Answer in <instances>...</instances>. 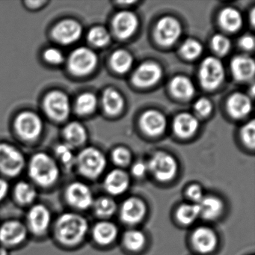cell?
Here are the masks:
<instances>
[{
  "label": "cell",
  "mask_w": 255,
  "mask_h": 255,
  "mask_svg": "<svg viewBox=\"0 0 255 255\" xmlns=\"http://www.w3.org/2000/svg\"><path fill=\"white\" fill-rule=\"evenodd\" d=\"M98 62V56L94 50L80 47L71 52L67 60V68L75 77H85L95 69Z\"/></svg>",
  "instance_id": "5"
},
{
  "label": "cell",
  "mask_w": 255,
  "mask_h": 255,
  "mask_svg": "<svg viewBox=\"0 0 255 255\" xmlns=\"http://www.w3.org/2000/svg\"><path fill=\"white\" fill-rule=\"evenodd\" d=\"M191 242L197 252L201 254H209L216 249L219 240L216 233L211 228L199 227L192 233Z\"/></svg>",
  "instance_id": "17"
},
{
  "label": "cell",
  "mask_w": 255,
  "mask_h": 255,
  "mask_svg": "<svg viewBox=\"0 0 255 255\" xmlns=\"http://www.w3.org/2000/svg\"><path fill=\"white\" fill-rule=\"evenodd\" d=\"M26 165L24 155L17 147L0 143V174L8 178L18 177Z\"/></svg>",
  "instance_id": "4"
},
{
  "label": "cell",
  "mask_w": 255,
  "mask_h": 255,
  "mask_svg": "<svg viewBox=\"0 0 255 255\" xmlns=\"http://www.w3.org/2000/svg\"><path fill=\"white\" fill-rule=\"evenodd\" d=\"M147 169L158 181H171L177 174V161L168 153L157 152L149 161Z\"/></svg>",
  "instance_id": "10"
},
{
  "label": "cell",
  "mask_w": 255,
  "mask_h": 255,
  "mask_svg": "<svg viewBox=\"0 0 255 255\" xmlns=\"http://www.w3.org/2000/svg\"><path fill=\"white\" fill-rule=\"evenodd\" d=\"M107 159L102 152L95 147H86L76 156L75 167L85 178L98 179L105 170Z\"/></svg>",
  "instance_id": "3"
},
{
  "label": "cell",
  "mask_w": 255,
  "mask_h": 255,
  "mask_svg": "<svg viewBox=\"0 0 255 255\" xmlns=\"http://www.w3.org/2000/svg\"><path fill=\"white\" fill-rule=\"evenodd\" d=\"M0 255H9L8 249L0 245Z\"/></svg>",
  "instance_id": "49"
},
{
  "label": "cell",
  "mask_w": 255,
  "mask_h": 255,
  "mask_svg": "<svg viewBox=\"0 0 255 255\" xmlns=\"http://www.w3.org/2000/svg\"><path fill=\"white\" fill-rule=\"evenodd\" d=\"M43 109L47 117L54 122L67 120L71 114V103L68 95L59 90L48 92L43 100Z\"/></svg>",
  "instance_id": "7"
},
{
  "label": "cell",
  "mask_w": 255,
  "mask_h": 255,
  "mask_svg": "<svg viewBox=\"0 0 255 255\" xmlns=\"http://www.w3.org/2000/svg\"><path fill=\"white\" fill-rule=\"evenodd\" d=\"M92 207L96 216L103 219L113 216L117 210L116 201L109 197H101L95 200Z\"/></svg>",
  "instance_id": "35"
},
{
  "label": "cell",
  "mask_w": 255,
  "mask_h": 255,
  "mask_svg": "<svg viewBox=\"0 0 255 255\" xmlns=\"http://www.w3.org/2000/svg\"><path fill=\"white\" fill-rule=\"evenodd\" d=\"M200 216V209L198 204H183L177 209L176 217L180 224L190 225Z\"/></svg>",
  "instance_id": "32"
},
{
  "label": "cell",
  "mask_w": 255,
  "mask_h": 255,
  "mask_svg": "<svg viewBox=\"0 0 255 255\" xmlns=\"http://www.w3.org/2000/svg\"><path fill=\"white\" fill-rule=\"evenodd\" d=\"M219 22L225 30L237 32L243 26V17L238 10L228 7L221 11Z\"/></svg>",
  "instance_id": "29"
},
{
  "label": "cell",
  "mask_w": 255,
  "mask_h": 255,
  "mask_svg": "<svg viewBox=\"0 0 255 255\" xmlns=\"http://www.w3.org/2000/svg\"><path fill=\"white\" fill-rule=\"evenodd\" d=\"M200 216L205 220H216L220 217L224 211V203L216 196L204 197L198 203Z\"/></svg>",
  "instance_id": "27"
},
{
  "label": "cell",
  "mask_w": 255,
  "mask_h": 255,
  "mask_svg": "<svg viewBox=\"0 0 255 255\" xmlns=\"http://www.w3.org/2000/svg\"><path fill=\"white\" fill-rule=\"evenodd\" d=\"M141 129L151 136L160 135L166 128V119L160 112L150 110L145 112L140 120Z\"/></svg>",
  "instance_id": "19"
},
{
  "label": "cell",
  "mask_w": 255,
  "mask_h": 255,
  "mask_svg": "<svg viewBox=\"0 0 255 255\" xmlns=\"http://www.w3.org/2000/svg\"><path fill=\"white\" fill-rule=\"evenodd\" d=\"M147 214L145 203L138 198L131 197L122 203L120 209V218L122 222L129 225L140 223Z\"/></svg>",
  "instance_id": "15"
},
{
  "label": "cell",
  "mask_w": 255,
  "mask_h": 255,
  "mask_svg": "<svg viewBox=\"0 0 255 255\" xmlns=\"http://www.w3.org/2000/svg\"><path fill=\"white\" fill-rule=\"evenodd\" d=\"M98 99L96 95L91 92H85L79 95L74 104V110L77 115L89 116L96 110Z\"/></svg>",
  "instance_id": "31"
},
{
  "label": "cell",
  "mask_w": 255,
  "mask_h": 255,
  "mask_svg": "<svg viewBox=\"0 0 255 255\" xmlns=\"http://www.w3.org/2000/svg\"><path fill=\"white\" fill-rule=\"evenodd\" d=\"M195 110L200 116L205 117L213 111V105L210 101L205 98H199L195 104Z\"/></svg>",
  "instance_id": "43"
},
{
  "label": "cell",
  "mask_w": 255,
  "mask_h": 255,
  "mask_svg": "<svg viewBox=\"0 0 255 255\" xmlns=\"http://www.w3.org/2000/svg\"><path fill=\"white\" fill-rule=\"evenodd\" d=\"M43 59L47 64L53 66L62 65L65 58L63 53L56 47H48L43 53Z\"/></svg>",
  "instance_id": "39"
},
{
  "label": "cell",
  "mask_w": 255,
  "mask_h": 255,
  "mask_svg": "<svg viewBox=\"0 0 255 255\" xmlns=\"http://www.w3.org/2000/svg\"><path fill=\"white\" fill-rule=\"evenodd\" d=\"M119 230L115 224L108 221H102L95 224L92 228L94 241L101 246H107L116 241Z\"/></svg>",
  "instance_id": "22"
},
{
  "label": "cell",
  "mask_w": 255,
  "mask_h": 255,
  "mask_svg": "<svg viewBox=\"0 0 255 255\" xmlns=\"http://www.w3.org/2000/svg\"><path fill=\"white\" fill-rule=\"evenodd\" d=\"M162 75L161 67L152 62L140 65L132 74V83L138 87H150L159 81Z\"/></svg>",
  "instance_id": "16"
},
{
  "label": "cell",
  "mask_w": 255,
  "mask_h": 255,
  "mask_svg": "<svg viewBox=\"0 0 255 255\" xmlns=\"http://www.w3.org/2000/svg\"><path fill=\"white\" fill-rule=\"evenodd\" d=\"M67 204L74 210H86L93 205L94 196L89 186L81 181L68 185L64 192Z\"/></svg>",
  "instance_id": "11"
},
{
  "label": "cell",
  "mask_w": 255,
  "mask_h": 255,
  "mask_svg": "<svg viewBox=\"0 0 255 255\" xmlns=\"http://www.w3.org/2000/svg\"><path fill=\"white\" fill-rule=\"evenodd\" d=\"M26 225L29 232L35 237L46 235L51 228L52 213L45 204H34L26 213Z\"/></svg>",
  "instance_id": "8"
},
{
  "label": "cell",
  "mask_w": 255,
  "mask_h": 255,
  "mask_svg": "<svg viewBox=\"0 0 255 255\" xmlns=\"http://www.w3.org/2000/svg\"><path fill=\"white\" fill-rule=\"evenodd\" d=\"M113 159L115 164L124 167L129 165L131 161V153L125 147H118L113 152Z\"/></svg>",
  "instance_id": "42"
},
{
  "label": "cell",
  "mask_w": 255,
  "mask_h": 255,
  "mask_svg": "<svg viewBox=\"0 0 255 255\" xmlns=\"http://www.w3.org/2000/svg\"><path fill=\"white\" fill-rule=\"evenodd\" d=\"M28 235L26 225L20 220L10 219L0 225V245L6 249L21 246L27 240Z\"/></svg>",
  "instance_id": "12"
},
{
  "label": "cell",
  "mask_w": 255,
  "mask_h": 255,
  "mask_svg": "<svg viewBox=\"0 0 255 255\" xmlns=\"http://www.w3.org/2000/svg\"><path fill=\"white\" fill-rule=\"evenodd\" d=\"M255 9L252 10V16H251V19H252V25H255Z\"/></svg>",
  "instance_id": "50"
},
{
  "label": "cell",
  "mask_w": 255,
  "mask_h": 255,
  "mask_svg": "<svg viewBox=\"0 0 255 255\" xmlns=\"http://www.w3.org/2000/svg\"><path fill=\"white\" fill-rule=\"evenodd\" d=\"M171 93L180 99H189L195 94V86L187 77L177 76L171 80L170 84Z\"/></svg>",
  "instance_id": "30"
},
{
  "label": "cell",
  "mask_w": 255,
  "mask_h": 255,
  "mask_svg": "<svg viewBox=\"0 0 255 255\" xmlns=\"http://www.w3.org/2000/svg\"><path fill=\"white\" fill-rule=\"evenodd\" d=\"M240 45L243 50L250 51L255 47V38L252 35H246L242 37L240 40Z\"/></svg>",
  "instance_id": "45"
},
{
  "label": "cell",
  "mask_w": 255,
  "mask_h": 255,
  "mask_svg": "<svg viewBox=\"0 0 255 255\" xmlns=\"http://www.w3.org/2000/svg\"><path fill=\"white\" fill-rule=\"evenodd\" d=\"M199 122L190 113H180L176 116L173 122V129L176 135L181 138H189L198 130Z\"/></svg>",
  "instance_id": "24"
},
{
  "label": "cell",
  "mask_w": 255,
  "mask_h": 255,
  "mask_svg": "<svg viewBox=\"0 0 255 255\" xmlns=\"http://www.w3.org/2000/svg\"><path fill=\"white\" fill-rule=\"evenodd\" d=\"M129 186V177L126 171L114 169L110 171L105 180L104 188L112 195H121L126 192Z\"/></svg>",
  "instance_id": "20"
},
{
  "label": "cell",
  "mask_w": 255,
  "mask_h": 255,
  "mask_svg": "<svg viewBox=\"0 0 255 255\" xmlns=\"http://www.w3.org/2000/svg\"><path fill=\"white\" fill-rule=\"evenodd\" d=\"M83 34L82 25L74 19H65L58 22L51 31V36L61 45L68 46L77 42Z\"/></svg>",
  "instance_id": "13"
},
{
  "label": "cell",
  "mask_w": 255,
  "mask_h": 255,
  "mask_svg": "<svg viewBox=\"0 0 255 255\" xmlns=\"http://www.w3.org/2000/svg\"><path fill=\"white\" fill-rule=\"evenodd\" d=\"M242 138L245 144L249 147L254 148L255 145V121L246 124L241 130Z\"/></svg>",
  "instance_id": "41"
},
{
  "label": "cell",
  "mask_w": 255,
  "mask_h": 255,
  "mask_svg": "<svg viewBox=\"0 0 255 255\" xmlns=\"http://www.w3.org/2000/svg\"><path fill=\"white\" fill-rule=\"evenodd\" d=\"M46 3H47L46 1H26L25 2L26 7L32 10L38 9Z\"/></svg>",
  "instance_id": "48"
},
{
  "label": "cell",
  "mask_w": 255,
  "mask_h": 255,
  "mask_svg": "<svg viewBox=\"0 0 255 255\" xmlns=\"http://www.w3.org/2000/svg\"><path fill=\"white\" fill-rule=\"evenodd\" d=\"M102 104L107 114L117 115L123 110L125 101L119 92L113 89H107L103 94Z\"/></svg>",
  "instance_id": "28"
},
{
  "label": "cell",
  "mask_w": 255,
  "mask_h": 255,
  "mask_svg": "<svg viewBox=\"0 0 255 255\" xmlns=\"http://www.w3.org/2000/svg\"><path fill=\"white\" fill-rule=\"evenodd\" d=\"M138 26V18L132 11H121L113 18V30L122 39H126L133 35Z\"/></svg>",
  "instance_id": "18"
},
{
  "label": "cell",
  "mask_w": 255,
  "mask_h": 255,
  "mask_svg": "<svg viewBox=\"0 0 255 255\" xmlns=\"http://www.w3.org/2000/svg\"><path fill=\"white\" fill-rule=\"evenodd\" d=\"M228 112L232 117L242 119L246 117L252 110L250 98L243 93H235L231 95L227 103Z\"/></svg>",
  "instance_id": "25"
},
{
  "label": "cell",
  "mask_w": 255,
  "mask_h": 255,
  "mask_svg": "<svg viewBox=\"0 0 255 255\" xmlns=\"http://www.w3.org/2000/svg\"><path fill=\"white\" fill-rule=\"evenodd\" d=\"M199 80L201 86L207 90H214L221 86L225 80L223 64L217 58H206L199 70Z\"/></svg>",
  "instance_id": "9"
},
{
  "label": "cell",
  "mask_w": 255,
  "mask_h": 255,
  "mask_svg": "<svg viewBox=\"0 0 255 255\" xmlns=\"http://www.w3.org/2000/svg\"><path fill=\"white\" fill-rule=\"evenodd\" d=\"M110 62L114 71L119 74H125L130 69L133 59L129 52L119 50L113 53Z\"/></svg>",
  "instance_id": "34"
},
{
  "label": "cell",
  "mask_w": 255,
  "mask_h": 255,
  "mask_svg": "<svg viewBox=\"0 0 255 255\" xmlns=\"http://www.w3.org/2000/svg\"><path fill=\"white\" fill-rule=\"evenodd\" d=\"M55 154L59 163L65 168L71 170L75 166L76 156L74 147L66 143L59 144L55 149Z\"/></svg>",
  "instance_id": "36"
},
{
  "label": "cell",
  "mask_w": 255,
  "mask_h": 255,
  "mask_svg": "<svg viewBox=\"0 0 255 255\" xmlns=\"http://www.w3.org/2000/svg\"><path fill=\"white\" fill-rule=\"evenodd\" d=\"M14 128L16 134L23 141H34L38 139L42 134L44 123L36 113L24 111L16 116Z\"/></svg>",
  "instance_id": "6"
},
{
  "label": "cell",
  "mask_w": 255,
  "mask_h": 255,
  "mask_svg": "<svg viewBox=\"0 0 255 255\" xmlns=\"http://www.w3.org/2000/svg\"><path fill=\"white\" fill-rule=\"evenodd\" d=\"M231 69L236 80L238 81H247L255 75V62L249 56L240 55L232 59Z\"/></svg>",
  "instance_id": "21"
},
{
  "label": "cell",
  "mask_w": 255,
  "mask_h": 255,
  "mask_svg": "<svg viewBox=\"0 0 255 255\" xmlns=\"http://www.w3.org/2000/svg\"><path fill=\"white\" fill-rule=\"evenodd\" d=\"M28 174L33 184L44 189L53 187L60 177V168L54 158L45 153H37L29 159Z\"/></svg>",
  "instance_id": "2"
},
{
  "label": "cell",
  "mask_w": 255,
  "mask_h": 255,
  "mask_svg": "<svg viewBox=\"0 0 255 255\" xmlns=\"http://www.w3.org/2000/svg\"><path fill=\"white\" fill-rule=\"evenodd\" d=\"M203 51V47L199 41L195 39H187L182 44L180 52L182 56L186 59L192 60L201 56Z\"/></svg>",
  "instance_id": "38"
},
{
  "label": "cell",
  "mask_w": 255,
  "mask_h": 255,
  "mask_svg": "<svg viewBox=\"0 0 255 255\" xmlns=\"http://www.w3.org/2000/svg\"><path fill=\"white\" fill-rule=\"evenodd\" d=\"M186 195L191 201H193L194 204H198L204 198L202 188L198 184L189 186L186 191Z\"/></svg>",
  "instance_id": "44"
},
{
  "label": "cell",
  "mask_w": 255,
  "mask_h": 255,
  "mask_svg": "<svg viewBox=\"0 0 255 255\" xmlns=\"http://www.w3.org/2000/svg\"><path fill=\"white\" fill-rule=\"evenodd\" d=\"M123 243L128 250L139 252L145 246L146 237L144 233L138 230H129L124 235Z\"/></svg>",
  "instance_id": "33"
},
{
  "label": "cell",
  "mask_w": 255,
  "mask_h": 255,
  "mask_svg": "<svg viewBox=\"0 0 255 255\" xmlns=\"http://www.w3.org/2000/svg\"><path fill=\"white\" fill-rule=\"evenodd\" d=\"M88 41L95 47H103L107 45L110 41V34L103 26H95L88 33Z\"/></svg>",
  "instance_id": "37"
},
{
  "label": "cell",
  "mask_w": 255,
  "mask_h": 255,
  "mask_svg": "<svg viewBox=\"0 0 255 255\" xmlns=\"http://www.w3.org/2000/svg\"><path fill=\"white\" fill-rule=\"evenodd\" d=\"M211 44L214 51L221 56L226 55L231 50V41L226 36L221 34L213 37Z\"/></svg>",
  "instance_id": "40"
},
{
  "label": "cell",
  "mask_w": 255,
  "mask_h": 255,
  "mask_svg": "<svg viewBox=\"0 0 255 255\" xmlns=\"http://www.w3.org/2000/svg\"><path fill=\"white\" fill-rule=\"evenodd\" d=\"M65 143L71 147H78L87 141V131L82 124L77 122L68 123L62 131Z\"/></svg>",
  "instance_id": "26"
},
{
  "label": "cell",
  "mask_w": 255,
  "mask_h": 255,
  "mask_svg": "<svg viewBox=\"0 0 255 255\" xmlns=\"http://www.w3.org/2000/svg\"><path fill=\"white\" fill-rule=\"evenodd\" d=\"M53 236L64 247L74 248L84 241L88 231L87 219L74 212H65L58 216L53 224Z\"/></svg>",
  "instance_id": "1"
},
{
  "label": "cell",
  "mask_w": 255,
  "mask_h": 255,
  "mask_svg": "<svg viewBox=\"0 0 255 255\" xmlns=\"http://www.w3.org/2000/svg\"><path fill=\"white\" fill-rule=\"evenodd\" d=\"M10 191V185L6 179L0 177V203L8 196Z\"/></svg>",
  "instance_id": "46"
},
{
  "label": "cell",
  "mask_w": 255,
  "mask_h": 255,
  "mask_svg": "<svg viewBox=\"0 0 255 255\" xmlns=\"http://www.w3.org/2000/svg\"><path fill=\"white\" fill-rule=\"evenodd\" d=\"M182 26L180 22L172 17H164L158 21L155 27V38L161 45L168 47L180 38Z\"/></svg>",
  "instance_id": "14"
},
{
  "label": "cell",
  "mask_w": 255,
  "mask_h": 255,
  "mask_svg": "<svg viewBox=\"0 0 255 255\" xmlns=\"http://www.w3.org/2000/svg\"><path fill=\"white\" fill-rule=\"evenodd\" d=\"M147 171V165L143 162H138L134 164L132 168V174L137 177H142Z\"/></svg>",
  "instance_id": "47"
},
{
  "label": "cell",
  "mask_w": 255,
  "mask_h": 255,
  "mask_svg": "<svg viewBox=\"0 0 255 255\" xmlns=\"http://www.w3.org/2000/svg\"><path fill=\"white\" fill-rule=\"evenodd\" d=\"M14 201L22 207L32 206L38 198V191L33 183L20 180L14 185L12 190Z\"/></svg>",
  "instance_id": "23"
}]
</instances>
